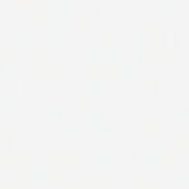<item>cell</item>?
<instances>
[{
  "label": "cell",
  "instance_id": "obj_1",
  "mask_svg": "<svg viewBox=\"0 0 189 189\" xmlns=\"http://www.w3.org/2000/svg\"><path fill=\"white\" fill-rule=\"evenodd\" d=\"M167 46L168 47H173V36L167 37Z\"/></svg>",
  "mask_w": 189,
  "mask_h": 189
},
{
  "label": "cell",
  "instance_id": "obj_2",
  "mask_svg": "<svg viewBox=\"0 0 189 189\" xmlns=\"http://www.w3.org/2000/svg\"><path fill=\"white\" fill-rule=\"evenodd\" d=\"M152 87H153L152 79H149V92H150V93L152 92Z\"/></svg>",
  "mask_w": 189,
  "mask_h": 189
},
{
  "label": "cell",
  "instance_id": "obj_3",
  "mask_svg": "<svg viewBox=\"0 0 189 189\" xmlns=\"http://www.w3.org/2000/svg\"><path fill=\"white\" fill-rule=\"evenodd\" d=\"M144 163H148V154H144Z\"/></svg>",
  "mask_w": 189,
  "mask_h": 189
},
{
  "label": "cell",
  "instance_id": "obj_4",
  "mask_svg": "<svg viewBox=\"0 0 189 189\" xmlns=\"http://www.w3.org/2000/svg\"><path fill=\"white\" fill-rule=\"evenodd\" d=\"M160 91H162V80H160Z\"/></svg>",
  "mask_w": 189,
  "mask_h": 189
}]
</instances>
